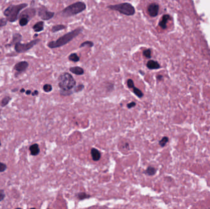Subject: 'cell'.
Returning a JSON list of instances; mask_svg holds the SVG:
<instances>
[{
	"label": "cell",
	"mask_w": 210,
	"mask_h": 209,
	"mask_svg": "<svg viewBox=\"0 0 210 209\" xmlns=\"http://www.w3.org/2000/svg\"><path fill=\"white\" fill-rule=\"evenodd\" d=\"M82 28L81 27L76 28L72 31H70V32L66 33L63 36H61L56 41L49 42L47 44V46L50 49H55L62 47L71 41L74 38L77 37L80 33H82Z\"/></svg>",
	"instance_id": "cell-1"
},
{
	"label": "cell",
	"mask_w": 210,
	"mask_h": 209,
	"mask_svg": "<svg viewBox=\"0 0 210 209\" xmlns=\"http://www.w3.org/2000/svg\"><path fill=\"white\" fill-rule=\"evenodd\" d=\"M28 6V4L27 3H22L16 5H11L9 7L6 8L3 14L5 15L6 19L9 22H14L17 21L18 18V14L24 8H25Z\"/></svg>",
	"instance_id": "cell-2"
},
{
	"label": "cell",
	"mask_w": 210,
	"mask_h": 209,
	"mask_svg": "<svg viewBox=\"0 0 210 209\" xmlns=\"http://www.w3.org/2000/svg\"><path fill=\"white\" fill-rule=\"evenodd\" d=\"M58 87L61 91H70L75 88L76 85L75 79L70 73L64 72L60 75L58 79Z\"/></svg>",
	"instance_id": "cell-3"
},
{
	"label": "cell",
	"mask_w": 210,
	"mask_h": 209,
	"mask_svg": "<svg viewBox=\"0 0 210 209\" xmlns=\"http://www.w3.org/2000/svg\"><path fill=\"white\" fill-rule=\"evenodd\" d=\"M86 9V4L82 1H78L67 6L61 12V15L63 17H70L76 15Z\"/></svg>",
	"instance_id": "cell-4"
},
{
	"label": "cell",
	"mask_w": 210,
	"mask_h": 209,
	"mask_svg": "<svg viewBox=\"0 0 210 209\" xmlns=\"http://www.w3.org/2000/svg\"><path fill=\"white\" fill-rule=\"evenodd\" d=\"M108 8L116 11L127 16H132L135 14V9L133 7V6L128 3H123L116 5H110L108 6Z\"/></svg>",
	"instance_id": "cell-5"
},
{
	"label": "cell",
	"mask_w": 210,
	"mask_h": 209,
	"mask_svg": "<svg viewBox=\"0 0 210 209\" xmlns=\"http://www.w3.org/2000/svg\"><path fill=\"white\" fill-rule=\"evenodd\" d=\"M39 39H35L31 41L30 42L26 44H22L21 42H18L15 44V50L18 53H22L27 52L28 50L32 49L36 44H38L40 42Z\"/></svg>",
	"instance_id": "cell-6"
},
{
	"label": "cell",
	"mask_w": 210,
	"mask_h": 209,
	"mask_svg": "<svg viewBox=\"0 0 210 209\" xmlns=\"http://www.w3.org/2000/svg\"><path fill=\"white\" fill-rule=\"evenodd\" d=\"M55 15L53 12L49 11L44 6H41L38 11V15L43 20H49L52 18Z\"/></svg>",
	"instance_id": "cell-7"
},
{
	"label": "cell",
	"mask_w": 210,
	"mask_h": 209,
	"mask_svg": "<svg viewBox=\"0 0 210 209\" xmlns=\"http://www.w3.org/2000/svg\"><path fill=\"white\" fill-rule=\"evenodd\" d=\"M159 11V6L156 3H151L147 7V12L149 15L152 17H156Z\"/></svg>",
	"instance_id": "cell-8"
},
{
	"label": "cell",
	"mask_w": 210,
	"mask_h": 209,
	"mask_svg": "<svg viewBox=\"0 0 210 209\" xmlns=\"http://www.w3.org/2000/svg\"><path fill=\"white\" fill-rule=\"evenodd\" d=\"M28 66H29V64L27 61H22L17 63V64L14 66V69L15 71H17L18 72L21 73V72L25 71L27 70V69L28 68Z\"/></svg>",
	"instance_id": "cell-9"
},
{
	"label": "cell",
	"mask_w": 210,
	"mask_h": 209,
	"mask_svg": "<svg viewBox=\"0 0 210 209\" xmlns=\"http://www.w3.org/2000/svg\"><path fill=\"white\" fill-rule=\"evenodd\" d=\"M36 13V11L35 8H29L23 11L18 17H19V18L22 17H26L28 18L30 20L33 17H35Z\"/></svg>",
	"instance_id": "cell-10"
},
{
	"label": "cell",
	"mask_w": 210,
	"mask_h": 209,
	"mask_svg": "<svg viewBox=\"0 0 210 209\" xmlns=\"http://www.w3.org/2000/svg\"><path fill=\"white\" fill-rule=\"evenodd\" d=\"M29 150L30 151V154L32 156H37L40 153V148L38 144H32L29 147Z\"/></svg>",
	"instance_id": "cell-11"
},
{
	"label": "cell",
	"mask_w": 210,
	"mask_h": 209,
	"mask_svg": "<svg viewBox=\"0 0 210 209\" xmlns=\"http://www.w3.org/2000/svg\"><path fill=\"white\" fill-rule=\"evenodd\" d=\"M90 153H91L92 159H93V160L94 161H98L100 160L101 153L98 149L95 148H92L91 149Z\"/></svg>",
	"instance_id": "cell-12"
},
{
	"label": "cell",
	"mask_w": 210,
	"mask_h": 209,
	"mask_svg": "<svg viewBox=\"0 0 210 209\" xmlns=\"http://www.w3.org/2000/svg\"><path fill=\"white\" fill-rule=\"evenodd\" d=\"M146 66L148 69H158L160 68V65H159V63L154 60H149L148 61L147 64H146Z\"/></svg>",
	"instance_id": "cell-13"
},
{
	"label": "cell",
	"mask_w": 210,
	"mask_h": 209,
	"mask_svg": "<svg viewBox=\"0 0 210 209\" xmlns=\"http://www.w3.org/2000/svg\"><path fill=\"white\" fill-rule=\"evenodd\" d=\"M44 23L43 21H39L38 22H37L33 25V30L36 33L41 32V31H42V30H44Z\"/></svg>",
	"instance_id": "cell-14"
},
{
	"label": "cell",
	"mask_w": 210,
	"mask_h": 209,
	"mask_svg": "<svg viewBox=\"0 0 210 209\" xmlns=\"http://www.w3.org/2000/svg\"><path fill=\"white\" fill-rule=\"evenodd\" d=\"M70 71L73 74H75L78 75H83L84 74V69L79 66H75V67H72L70 68Z\"/></svg>",
	"instance_id": "cell-15"
},
{
	"label": "cell",
	"mask_w": 210,
	"mask_h": 209,
	"mask_svg": "<svg viewBox=\"0 0 210 209\" xmlns=\"http://www.w3.org/2000/svg\"><path fill=\"white\" fill-rule=\"evenodd\" d=\"M170 17L168 14H165L162 17V18L161 21L159 22V25L161 27L162 29H166V23H167L168 20L170 19Z\"/></svg>",
	"instance_id": "cell-16"
},
{
	"label": "cell",
	"mask_w": 210,
	"mask_h": 209,
	"mask_svg": "<svg viewBox=\"0 0 210 209\" xmlns=\"http://www.w3.org/2000/svg\"><path fill=\"white\" fill-rule=\"evenodd\" d=\"M22 40V36L21 35V34L20 33H15L12 36V42L10 44L11 46L12 44H15L18 43V42H20Z\"/></svg>",
	"instance_id": "cell-17"
},
{
	"label": "cell",
	"mask_w": 210,
	"mask_h": 209,
	"mask_svg": "<svg viewBox=\"0 0 210 209\" xmlns=\"http://www.w3.org/2000/svg\"><path fill=\"white\" fill-rule=\"evenodd\" d=\"M66 28V25H54V26L52 27L51 28V31L52 33H56L58 32V31H60L61 30H63L64 29H65Z\"/></svg>",
	"instance_id": "cell-18"
},
{
	"label": "cell",
	"mask_w": 210,
	"mask_h": 209,
	"mask_svg": "<svg viewBox=\"0 0 210 209\" xmlns=\"http://www.w3.org/2000/svg\"><path fill=\"white\" fill-rule=\"evenodd\" d=\"M156 172H157V170H156V168H154L152 166H149L144 171V173L147 175L152 176L156 174Z\"/></svg>",
	"instance_id": "cell-19"
},
{
	"label": "cell",
	"mask_w": 210,
	"mask_h": 209,
	"mask_svg": "<svg viewBox=\"0 0 210 209\" xmlns=\"http://www.w3.org/2000/svg\"><path fill=\"white\" fill-rule=\"evenodd\" d=\"M76 197L79 200H84L85 199H89L90 198V195L84 193V192H81V193H79L76 194Z\"/></svg>",
	"instance_id": "cell-20"
},
{
	"label": "cell",
	"mask_w": 210,
	"mask_h": 209,
	"mask_svg": "<svg viewBox=\"0 0 210 209\" xmlns=\"http://www.w3.org/2000/svg\"><path fill=\"white\" fill-rule=\"evenodd\" d=\"M11 99H12V98H11V96H4V97L3 98V99L1 100V103H0V105H1V107H5V106H7V105L9 103V102L11 101Z\"/></svg>",
	"instance_id": "cell-21"
},
{
	"label": "cell",
	"mask_w": 210,
	"mask_h": 209,
	"mask_svg": "<svg viewBox=\"0 0 210 209\" xmlns=\"http://www.w3.org/2000/svg\"><path fill=\"white\" fill-rule=\"evenodd\" d=\"M132 89H133V92L136 95H137V96L138 98H143V96H144V94H143V92L141 91V90H140L139 89V88L134 87L132 88Z\"/></svg>",
	"instance_id": "cell-22"
},
{
	"label": "cell",
	"mask_w": 210,
	"mask_h": 209,
	"mask_svg": "<svg viewBox=\"0 0 210 209\" xmlns=\"http://www.w3.org/2000/svg\"><path fill=\"white\" fill-rule=\"evenodd\" d=\"M68 59L73 62H78L80 60L79 56L76 53H75L70 54L68 56Z\"/></svg>",
	"instance_id": "cell-23"
},
{
	"label": "cell",
	"mask_w": 210,
	"mask_h": 209,
	"mask_svg": "<svg viewBox=\"0 0 210 209\" xmlns=\"http://www.w3.org/2000/svg\"><path fill=\"white\" fill-rule=\"evenodd\" d=\"M30 20L28 18H26V17H22V18H20V20H19V24L21 27H24V26H26V25L28 23Z\"/></svg>",
	"instance_id": "cell-24"
},
{
	"label": "cell",
	"mask_w": 210,
	"mask_h": 209,
	"mask_svg": "<svg viewBox=\"0 0 210 209\" xmlns=\"http://www.w3.org/2000/svg\"><path fill=\"white\" fill-rule=\"evenodd\" d=\"M94 46V44L93 42L92 41H85L84 42H82L81 45H80L79 47L81 48V47H85V46H88L89 47H92Z\"/></svg>",
	"instance_id": "cell-25"
},
{
	"label": "cell",
	"mask_w": 210,
	"mask_h": 209,
	"mask_svg": "<svg viewBox=\"0 0 210 209\" xmlns=\"http://www.w3.org/2000/svg\"><path fill=\"white\" fill-rule=\"evenodd\" d=\"M168 142V137H163L161 140L159 141V145L161 147H164L165 145L167 144Z\"/></svg>",
	"instance_id": "cell-26"
},
{
	"label": "cell",
	"mask_w": 210,
	"mask_h": 209,
	"mask_svg": "<svg viewBox=\"0 0 210 209\" xmlns=\"http://www.w3.org/2000/svg\"><path fill=\"white\" fill-rule=\"evenodd\" d=\"M43 90L46 93L51 92L52 90V86L50 84H45L43 86Z\"/></svg>",
	"instance_id": "cell-27"
},
{
	"label": "cell",
	"mask_w": 210,
	"mask_h": 209,
	"mask_svg": "<svg viewBox=\"0 0 210 209\" xmlns=\"http://www.w3.org/2000/svg\"><path fill=\"white\" fill-rule=\"evenodd\" d=\"M143 53V55L146 57V58H151V49H146V50H144Z\"/></svg>",
	"instance_id": "cell-28"
},
{
	"label": "cell",
	"mask_w": 210,
	"mask_h": 209,
	"mask_svg": "<svg viewBox=\"0 0 210 209\" xmlns=\"http://www.w3.org/2000/svg\"><path fill=\"white\" fill-rule=\"evenodd\" d=\"M8 20L6 18H0V27H3L6 26L8 23Z\"/></svg>",
	"instance_id": "cell-29"
},
{
	"label": "cell",
	"mask_w": 210,
	"mask_h": 209,
	"mask_svg": "<svg viewBox=\"0 0 210 209\" xmlns=\"http://www.w3.org/2000/svg\"><path fill=\"white\" fill-rule=\"evenodd\" d=\"M7 169V166L6 164L0 162V172H4V171Z\"/></svg>",
	"instance_id": "cell-30"
},
{
	"label": "cell",
	"mask_w": 210,
	"mask_h": 209,
	"mask_svg": "<svg viewBox=\"0 0 210 209\" xmlns=\"http://www.w3.org/2000/svg\"><path fill=\"white\" fill-rule=\"evenodd\" d=\"M127 86L129 88H133L135 87L134 82L132 79H128L127 80Z\"/></svg>",
	"instance_id": "cell-31"
},
{
	"label": "cell",
	"mask_w": 210,
	"mask_h": 209,
	"mask_svg": "<svg viewBox=\"0 0 210 209\" xmlns=\"http://www.w3.org/2000/svg\"><path fill=\"white\" fill-rule=\"evenodd\" d=\"M84 88V85H82V84H81V85H79L78 86L76 87V88L75 90V92H79V91H82L83 89Z\"/></svg>",
	"instance_id": "cell-32"
},
{
	"label": "cell",
	"mask_w": 210,
	"mask_h": 209,
	"mask_svg": "<svg viewBox=\"0 0 210 209\" xmlns=\"http://www.w3.org/2000/svg\"><path fill=\"white\" fill-rule=\"evenodd\" d=\"M5 192L4 189H0V202H1L5 198Z\"/></svg>",
	"instance_id": "cell-33"
},
{
	"label": "cell",
	"mask_w": 210,
	"mask_h": 209,
	"mask_svg": "<svg viewBox=\"0 0 210 209\" xmlns=\"http://www.w3.org/2000/svg\"><path fill=\"white\" fill-rule=\"evenodd\" d=\"M136 105H137V104H136V103H135V102H131V103H130L127 104V107L128 109H132V108H133V107H135Z\"/></svg>",
	"instance_id": "cell-34"
},
{
	"label": "cell",
	"mask_w": 210,
	"mask_h": 209,
	"mask_svg": "<svg viewBox=\"0 0 210 209\" xmlns=\"http://www.w3.org/2000/svg\"><path fill=\"white\" fill-rule=\"evenodd\" d=\"M39 94V92L38 90H35L34 91H33L32 93V95L33 96H38V95Z\"/></svg>",
	"instance_id": "cell-35"
},
{
	"label": "cell",
	"mask_w": 210,
	"mask_h": 209,
	"mask_svg": "<svg viewBox=\"0 0 210 209\" xmlns=\"http://www.w3.org/2000/svg\"><path fill=\"white\" fill-rule=\"evenodd\" d=\"M32 91H31V90H27V91H25V94H26L27 95H30V94H32Z\"/></svg>",
	"instance_id": "cell-36"
},
{
	"label": "cell",
	"mask_w": 210,
	"mask_h": 209,
	"mask_svg": "<svg viewBox=\"0 0 210 209\" xmlns=\"http://www.w3.org/2000/svg\"><path fill=\"white\" fill-rule=\"evenodd\" d=\"M157 79H159V80H161V79H162V75H158L157 77Z\"/></svg>",
	"instance_id": "cell-37"
},
{
	"label": "cell",
	"mask_w": 210,
	"mask_h": 209,
	"mask_svg": "<svg viewBox=\"0 0 210 209\" xmlns=\"http://www.w3.org/2000/svg\"><path fill=\"white\" fill-rule=\"evenodd\" d=\"M25 91H26V90H25L24 88H22V89H20V93H24V92H25Z\"/></svg>",
	"instance_id": "cell-38"
},
{
	"label": "cell",
	"mask_w": 210,
	"mask_h": 209,
	"mask_svg": "<svg viewBox=\"0 0 210 209\" xmlns=\"http://www.w3.org/2000/svg\"><path fill=\"white\" fill-rule=\"evenodd\" d=\"M16 91H18V89H17V88H15V89L12 90V92H16Z\"/></svg>",
	"instance_id": "cell-39"
},
{
	"label": "cell",
	"mask_w": 210,
	"mask_h": 209,
	"mask_svg": "<svg viewBox=\"0 0 210 209\" xmlns=\"http://www.w3.org/2000/svg\"><path fill=\"white\" fill-rule=\"evenodd\" d=\"M37 36H38V34H35V36H34V37H36Z\"/></svg>",
	"instance_id": "cell-40"
},
{
	"label": "cell",
	"mask_w": 210,
	"mask_h": 209,
	"mask_svg": "<svg viewBox=\"0 0 210 209\" xmlns=\"http://www.w3.org/2000/svg\"><path fill=\"white\" fill-rule=\"evenodd\" d=\"M1 141H0V146H1Z\"/></svg>",
	"instance_id": "cell-41"
}]
</instances>
